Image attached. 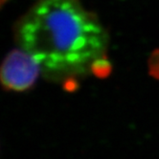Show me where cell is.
I'll return each mask as SVG.
<instances>
[{
  "label": "cell",
  "instance_id": "cell-1",
  "mask_svg": "<svg viewBox=\"0 0 159 159\" xmlns=\"http://www.w3.org/2000/svg\"><path fill=\"white\" fill-rule=\"evenodd\" d=\"M17 41L50 81L90 73L106 55L108 35L98 17L79 0H38L17 26Z\"/></svg>",
  "mask_w": 159,
  "mask_h": 159
},
{
  "label": "cell",
  "instance_id": "cell-2",
  "mask_svg": "<svg viewBox=\"0 0 159 159\" xmlns=\"http://www.w3.org/2000/svg\"><path fill=\"white\" fill-rule=\"evenodd\" d=\"M41 71L34 57L23 49L11 52L0 67V83L6 89L24 91L35 84Z\"/></svg>",
  "mask_w": 159,
  "mask_h": 159
},
{
  "label": "cell",
  "instance_id": "cell-3",
  "mask_svg": "<svg viewBox=\"0 0 159 159\" xmlns=\"http://www.w3.org/2000/svg\"><path fill=\"white\" fill-rule=\"evenodd\" d=\"M90 72L99 79H106L109 77L112 72V63L107 56L104 55L92 62L90 66Z\"/></svg>",
  "mask_w": 159,
  "mask_h": 159
},
{
  "label": "cell",
  "instance_id": "cell-4",
  "mask_svg": "<svg viewBox=\"0 0 159 159\" xmlns=\"http://www.w3.org/2000/svg\"><path fill=\"white\" fill-rule=\"evenodd\" d=\"M148 66H149L150 75L159 81V49H155L152 53L148 61Z\"/></svg>",
  "mask_w": 159,
  "mask_h": 159
}]
</instances>
